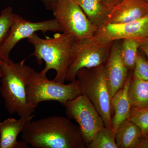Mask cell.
Here are the masks:
<instances>
[{
    "mask_svg": "<svg viewBox=\"0 0 148 148\" xmlns=\"http://www.w3.org/2000/svg\"><path fill=\"white\" fill-rule=\"evenodd\" d=\"M113 43L94 48H72L71 61L66 73V81L72 82L75 80L77 73L80 69L93 68L105 64Z\"/></svg>",
    "mask_w": 148,
    "mask_h": 148,
    "instance_id": "cell-10",
    "label": "cell"
},
{
    "mask_svg": "<svg viewBox=\"0 0 148 148\" xmlns=\"http://www.w3.org/2000/svg\"><path fill=\"white\" fill-rule=\"evenodd\" d=\"M147 15V2L144 0H121L111 10L109 23H130Z\"/></svg>",
    "mask_w": 148,
    "mask_h": 148,
    "instance_id": "cell-12",
    "label": "cell"
},
{
    "mask_svg": "<svg viewBox=\"0 0 148 148\" xmlns=\"http://www.w3.org/2000/svg\"><path fill=\"white\" fill-rule=\"evenodd\" d=\"M34 46L32 55L36 58L38 64L45 62V66L41 73L46 76L51 70L56 72L53 80L65 84L66 76L72 58V49L75 38L64 33H57L53 37L42 38L36 33L28 39Z\"/></svg>",
    "mask_w": 148,
    "mask_h": 148,
    "instance_id": "cell-2",
    "label": "cell"
},
{
    "mask_svg": "<svg viewBox=\"0 0 148 148\" xmlns=\"http://www.w3.org/2000/svg\"><path fill=\"white\" fill-rule=\"evenodd\" d=\"M147 138H148V135H147Z\"/></svg>",
    "mask_w": 148,
    "mask_h": 148,
    "instance_id": "cell-30",
    "label": "cell"
},
{
    "mask_svg": "<svg viewBox=\"0 0 148 148\" xmlns=\"http://www.w3.org/2000/svg\"><path fill=\"white\" fill-rule=\"evenodd\" d=\"M144 1H145L147 2H148V0H144Z\"/></svg>",
    "mask_w": 148,
    "mask_h": 148,
    "instance_id": "cell-28",
    "label": "cell"
},
{
    "mask_svg": "<svg viewBox=\"0 0 148 148\" xmlns=\"http://www.w3.org/2000/svg\"><path fill=\"white\" fill-rule=\"evenodd\" d=\"M132 77L130 74L124 86L119 90L111 100V109L114 112L112 118V131L115 135L116 132L121 123L127 120L131 110L128 90Z\"/></svg>",
    "mask_w": 148,
    "mask_h": 148,
    "instance_id": "cell-14",
    "label": "cell"
},
{
    "mask_svg": "<svg viewBox=\"0 0 148 148\" xmlns=\"http://www.w3.org/2000/svg\"><path fill=\"white\" fill-rule=\"evenodd\" d=\"M131 107H148V81L132 76L128 90Z\"/></svg>",
    "mask_w": 148,
    "mask_h": 148,
    "instance_id": "cell-17",
    "label": "cell"
},
{
    "mask_svg": "<svg viewBox=\"0 0 148 148\" xmlns=\"http://www.w3.org/2000/svg\"><path fill=\"white\" fill-rule=\"evenodd\" d=\"M35 116L33 114L18 119L8 118L0 122V148H29L23 141H17V137Z\"/></svg>",
    "mask_w": 148,
    "mask_h": 148,
    "instance_id": "cell-13",
    "label": "cell"
},
{
    "mask_svg": "<svg viewBox=\"0 0 148 148\" xmlns=\"http://www.w3.org/2000/svg\"><path fill=\"white\" fill-rule=\"evenodd\" d=\"M13 8L12 7H7L0 13V45L2 43L7 36L13 22Z\"/></svg>",
    "mask_w": 148,
    "mask_h": 148,
    "instance_id": "cell-21",
    "label": "cell"
},
{
    "mask_svg": "<svg viewBox=\"0 0 148 148\" xmlns=\"http://www.w3.org/2000/svg\"><path fill=\"white\" fill-rule=\"evenodd\" d=\"M136 148H148V138L142 136Z\"/></svg>",
    "mask_w": 148,
    "mask_h": 148,
    "instance_id": "cell-25",
    "label": "cell"
},
{
    "mask_svg": "<svg viewBox=\"0 0 148 148\" xmlns=\"http://www.w3.org/2000/svg\"><path fill=\"white\" fill-rule=\"evenodd\" d=\"M76 1H78V0H75Z\"/></svg>",
    "mask_w": 148,
    "mask_h": 148,
    "instance_id": "cell-29",
    "label": "cell"
},
{
    "mask_svg": "<svg viewBox=\"0 0 148 148\" xmlns=\"http://www.w3.org/2000/svg\"><path fill=\"white\" fill-rule=\"evenodd\" d=\"M142 136L139 127L127 119L116 132V143L118 148H136Z\"/></svg>",
    "mask_w": 148,
    "mask_h": 148,
    "instance_id": "cell-16",
    "label": "cell"
},
{
    "mask_svg": "<svg viewBox=\"0 0 148 148\" xmlns=\"http://www.w3.org/2000/svg\"><path fill=\"white\" fill-rule=\"evenodd\" d=\"M148 36V15L136 21L123 24L108 23L97 29L90 38L75 40L74 49L98 48L127 38L141 39Z\"/></svg>",
    "mask_w": 148,
    "mask_h": 148,
    "instance_id": "cell-6",
    "label": "cell"
},
{
    "mask_svg": "<svg viewBox=\"0 0 148 148\" xmlns=\"http://www.w3.org/2000/svg\"><path fill=\"white\" fill-rule=\"evenodd\" d=\"M51 10L61 32L75 40L88 38L97 30L75 0H54Z\"/></svg>",
    "mask_w": 148,
    "mask_h": 148,
    "instance_id": "cell-7",
    "label": "cell"
},
{
    "mask_svg": "<svg viewBox=\"0 0 148 148\" xmlns=\"http://www.w3.org/2000/svg\"><path fill=\"white\" fill-rule=\"evenodd\" d=\"M61 32L58 22L53 18L37 22L26 20L18 14H14L13 22L7 36L0 45V60L7 62L10 61V54L19 41L27 38L37 32Z\"/></svg>",
    "mask_w": 148,
    "mask_h": 148,
    "instance_id": "cell-9",
    "label": "cell"
},
{
    "mask_svg": "<svg viewBox=\"0 0 148 148\" xmlns=\"http://www.w3.org/2000/svg\"><path fill=\"white\" fill-rule=\"evenodd\" d=\"M63 106L67 117L78 124L87 148L97 132L105 126L103 119L90 100L82 94Z\"/></svg>",
    "mask_w": 148,
    "mask_h": 148,
    "instance_id": "cell-8",
    "label": "cell"
},
{
    "mask_svg": "<svg viewBox=\"0 0 148 148\" xmlns=\"http://www.w3.org/2000/svg\"><path fill=\"white\" fill-rule=\"evenodd\" d=\"M26 94L27 103L35 108L43 101H57L63 105L81 95L76 79L69 84H61L48 79L33 69L27 80Z\"/></svg>",
    "mask_w": 148,
    "mask_h": 148,
    "instance_id": "cell-5",
    "label": "cell"
},
{
    "mask_svg": "<svg viewBox=\"0 0 148 148\" xmlns=\"http://www.w3.org/2000/svg\"><path fill=\"white\" fill-rule=\"evenodd\" d=\"M139 127L143 137L148 135V107L131 108L127 119Z\"/></svg>",
    "mask_w": 148,
    "mask_h": 148,
    "instance_id": "cell-20",
    "label": "cell"
},
{
    "mask_svg": "<svg viewBox=\"0 0 148 148\" xmlns=\"http://www.w3.org/2000/svg\"><path fill=\"white\" fill-rule=\"evenodd\" d=\"M54 0H41L42 2L44 5L45 7L47 10H51V5Z\"/></svg>",
    "mask_w": 148,
    "mask_h": 148,
    "instance_id": "cell-26",
    "label": "cell"
},
{
    "mask_svg": "<svg viewBox=\"0 0 148 148\" xmlns=\"http://www.w3.org/2000/svg\"><path fill=\"white\" fill-rule=\"evenodd\" d=\"M21 141L36 148H85L79 125L64 116H51L29 123L21 132Z\"/></svg>",
    "mask_w": 148,
    "mask_h": 148,
    "instance_id": "cell-1",
    "label": "cell"
},
{
    "mask_svg": "<svg viewBox=\"0 0 148 148\" xmlns=\"http://www.w3.org/2000/svg\"><path fill=\"white\" fill-rule=\"evenodd\" d=\"M81 94L90 100L103 119L105 126L112 130L111 99L105 72V64L79 70L76 75Z\"/></svg>",
    "mask_w": 148,
    "mask_h": 148,
    "instance_id": "cell-4",
    "label": "cell"
},
{
    "mask_svg": "<svg viewBox=\"0 0 148 148\" xmlns=\"http://www.w3.org/2000/svg\"><path fill=\"white\" fill-rule=\"evenodd\" d=\"M25 62V60L19 63L0 60L3 72L0 92L5 107L10 114H16L19 117L32 115L36 109L27 103L26 87L32 69Z\"/></svg>",
    "mask_w": 148,
    "mask_h": 148,
    "instance_id": "cell-3",
    "label": "cell"
},
{
    "mask_svg": "<svg viewBox=\"0 0 148 148\" xmlns=\"http://www.w3.org/2000/svg\"><path fill=\"white\" fill-rule=\"evenodd\" d=\"M102 2L104 4L111 10L112 8L116 5L121 0H101Z\"/></svg>",
    "mask_w": 148,
    "mask_h": 148,
    "instance_id": "cell-24",
    "label": "cell"
},
{
    "mask_svg": "<svg viewBox=\"0 0 148 148\" xmlns=\"http://www.w3.org/2000/svg\"><path fill=\"white\" fill-rule=\"evenodd\" d=\"M119 41L114 42L108 60L105 63L106 79L111 100L124 86L129 75V71L123 64L121 56Z\"/></svg>",
    "mask_w": 148,
    "mask_h": 148,
    "instance_id": "cell-11",
    "label": "cell"
},
{
    "mask_svg": "<svg viewBox=\"0 0 148 148\" xmlns=\"http://www.w3.org/2000/svg\"><path fill=\"white\" fill-rule=\"evenodd\" d=\"M87 148H118L115 135L112 130L104 126L97 132Z\"/></svg>",
    "mask_w": 148,
    "mask_h": 148,
    "instance_id": "cell-19",
    "label": "cell"
},
{
    "mask_svg": "<svg viewBox=\"0 0 148 148\" xmlns=\"http://www.w3.org/2000/svg\"><path fill=\"white\" fill-rule=\"evenodd\" d=\"M139 50L147 56L148 59V36L140 39Z\"/></svg>",
    "mask_w": 148,
    "mask_h": 148,
    "instance_id": "cell-23",
    "label": "cell"
},
{
    "mask_svg": "<svg viewBox=\"0 0 148 148\" xmlns=\"http://www.w3.org/2000/svg\"><path fill=\"white\" fill-rule=\"evenodd\" d=\"M122 40L120 48L122 60L130 71H132L139 50L140 39L127 38Z\"/></svg>",
    "mask_w": 148,
    "mask_h": 148,
    "instance_id": "cell-18",
    "label": "cell"
},
{
    "mask_svg": "<svg viewBox=\"0 0 148 148\" xmlns=\"http://www.w3.org/2000/svg\"><path fill=\"white\" fill-rule=\"evenodd\" d=\"M133 71V77L148 81V61L139 51Z\"/></svg>",
    "mask_w": 148,
    "mask_h": 148,
    "instance_id": "cell-22",
    "label": "cell"
},
{
    "mask_svg": "<svg viewBox=\"0 0 148 148\" xmlns=\"http://www.w3.org/2000/svg\"><path fill=\"white\" fill-rule=\"evenodd\" d=\"M77 2L97 30L108 24L111 10L101 0H78Z\"/></svg>",
    "mask_w": 148,
    "mask_h": 148,
    "instance_id": "cell-15",
    "label": "cell"
},
{
    "mask_svg": "<svg viewBox=\"0 0 148 148\" xmlns=\"http://www.w3.org/2000/svg\"><path fill=\"white\" fill-rule=\"evenodd\" d=\"M3 75V72L2 69L0 66V79H1Z\"/></svg>",
    "mask_w": 148,
    "mask_h": 148,
    "instance_id": "cell-27",
    "label": "cell"
}]
</instances>
